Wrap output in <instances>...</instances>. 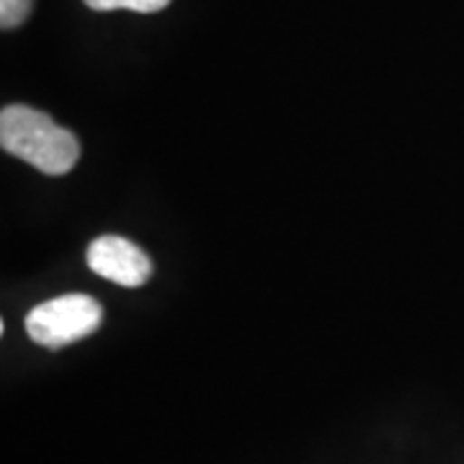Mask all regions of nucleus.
Listing matches in <instances>:
<instances>
[{
    "instance_id": "nucleus-1",
    "label": "nucleus",
    "mask_w": 464,
    "mask_h": 464,
    "mask_svg": "<svg viewBox=\"0 0 464 464\" xmlns=\"http://www.w3.org/2000/svg\"><path fill=\"white\" fill-rule=\"evenodd\" d=\"M0 145L47 176H65L81 158L78 137L32 106H5L0 114Z\"/></svg>"
},
{
    "instance_id": "nucleus-2",
    "label": "nucleus",
    "mask_w": 464,
    "mask_h": 464,
    "mask_svg": "<svg viewBox=\"0 0 464 464\" xmlns=\"http://www.w3.org/2000/svg\"><path fill=\"white\" fill-rule=\"evenodd\" d=\"M103 307L88 295H63L36 304L26 315V333L44 348H65L96 333Z\"/></svg>"
},
{
    "instance_id": "nucleus-3",
    "label": "nucleus",
    "mask_w": 464,
    "mask_h": 464,
    "mask_svg": "<svg viewBox=\"0 0 464 464\" xmlns=\"http://www.w3.org/2000/svg\"><path fill=\"white\" fill-rule=\"evenodd\" d=\"M88 266L119 286H142L152 274L148 253L119 235H101L88 246Z\"/></svg>"
},
{
    "instance_id": "nucleus-4",
    "label": "nucleus",
    "mask_w": 464,
    "mask_h": 464,
    "mask_svg": "<svg viewBox=\"0 0 464 464\" xmlns=\"http://www.w3.org/2000/svg\"><path fill=\"white\" fill-rule=\"evenodd\" d=\"M88 8L93 11H134V14H155L163 11L170 0H83Z\"/></svg>"
},
{
    "instance_id": "nucleus-5",
    "label": "nucleus",
    "mask_w": 464,
    "mask_h": 464,
    "mask_svg": "<svg viewBox=\"0 0 464 464\" xmlns=\"http://www.w3.org/2000/svg\"><path fill=\"white\" fill-rule=\"evenodd\" d=\"M34 0H0V26L3 29H18L29 14Z\"/></svg>"
}]
</instances>
